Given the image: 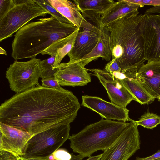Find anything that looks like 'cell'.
I'll return each mask as SVG.
<instances>
[{"label":"cell","mask_w":160,"mask_h":160,"mask_svg":"<svg viewBox=\"0 0 160 160\" xmlns=\"http://www.w3.org/2000/svg\"><path fill=\"white\" fill-rule=\"evenodd\" d=\"M18 160H27L26 158L22 156H18Z\"/></svg>","instance_id":"38"},{"label":"cell","mask_w":160,"mask_h":160,"mask_svg":"<svg viewBox=\"0 0 160 160\" xmlns=\"http://www.w3.org/2000/svg\"><path fill=\"white\" fill-rule=\"evenodd\" d=\"M138 126L131 119L117 139L104 151L100 160H128L140 148Z\"/></svg>","instance_id":"8"},{"label":"cell","mask_w":160,"mask_h":160,"mask_svg":"<svg viewBox=\"0 0 160 160\" xmlns=\"http://www.w3.org/2000/svg\"><path fill=\"white\" fill-rule=\"evenodd\" d=\"M55 160H58V159H56Z\"/></svg>","instance_id":"40"},{"label":"cell","mask_w":160,"mask_h":160,"mask_svg":"<svg viewBox=\"0 0 160 160\" xmlns=\"http://www.w3.org/2000/svg\"><path fill=\"white\" fill-rule=\"evenodd\" d=\"M78 28L72 24L62 23L51 16L29 22L16 32L12 44L11 56L15 60L36 57L54 42Z\"/></svg>","instance_id":"3"},{"label":"cell","mask_w":160,"mask_h":160,"mask_svg":"<svg viewBox=\"0 0 160 160\" xmlns=\"http://www.w3.org/2000/svg\"><path fill=\"white\" fill-rule=\"evenodd\" d=\"M15 5L0 20V41L12 37L26 23L48 12L34 0H14Z\"/></svg>","instance_id":"5"},{"label":"cell","mask_w":160,"mask_h":160,"mask_svg":"<svg viewBox=\"0 0 160 160\" xmlns=\"http://www.w3.org/2000/svg\"><path fill=\"white\" fill-rule=\"evenodd\" d=\"M34 0L42 8L46 10L48 12V14H50L58 21L63 23L72 24L69 21L61 14L46 0Z\"/></svg>","instance_id":"24"},{"label":"cell","mask_w":160,"mask_h":160,"mask_svg":"<svg viewBox=\"0 0 160 160\" xmlns=\"http://www.w3.org/2000/svg\"><path fill=\"white\" fill-rule=\"evenodd\" d=\"M99 28L101 29V32L97 45L89 54L78 61L84 66L99 57L107 61H110L112 58L109 32L107 27Z\"/></svg>","instance_id":"18"},{"label":"cell","mask_w":160,"mask_h":160,"mask_svg":"<svg viewBox=\"0 0 160 160\" xmlns=\"http://www.w3.org/2000/svg\"><path fill=\"white\" fill-rule=\"evenodd\" d=\"M55 61V57L51 56L47 59L41 60L40 62L41 68L40 78H45L54 77V74L56 72L57 69H53Z\"/></svg>","instance_id":"23"},{"label":"cell","mask_w":160,"mask_h":160,"mask_svg":"<svg viewBox=\"0 0 160 160\" xmlns=\"http://www.w3.org/2000/svg\"><path fill=\"white\" fill-rule=\"evenodd\" d=\"M88 70L93 72L92 74L97 77L104 87L111 102L126 108L132 101H136L134 97L115 75L99 69H90Z\"/></svg>","instance_id":"10"},{"label":"cell","mask_w":160,"mask_h":160,"mask_svg":"<svg viewBox=\"0 0 160 160\" xmlns=\"http://www.w3.org/2000/svg\"><path fill=\"white\" fill-rule=\"evenodd\" d=\"M41 81L42 86L46 88L54 89L62 88L59 84L58 81L54 77L42 78Z\"/></svg>","instance_id":"26"},{"label":"cell","mask_w":160,"mask_h":160,"mask_svg":"<svg viewBox=\"0 0 160 160\" xmlns=\"http://www.w3.org/2000/svg\"><path fill=\"white\" fill-rule=\"evenodd\" d=\"M144 14L139 25L144 58L148 62L160 61V14Z\"/></svg>","instance_id":"9"},{"label":"cell","mask_w":160,"mask_h":160,"mask_svg":"<svg viewBox=\"0 0 160 160\" xmlns=\"http://www.w3.org/2000/svg\"><path fill=\"white\" fill-rule=\"evenodd\" d=\"M48 160H55V158L53 154H51L47 157Z\"/></svg>","instance_id":"37"},{"label":"cell","mask_w":160,"mask_h":160,"mask_svg":"<svg viewBox=\"0 0 160 160\" xmlns=\"http://www.w3.org/2000/svg\"><path fill=\"white\" fill-rule=\"evenodd\" d=\"M15 5L14 0H0V20Z\"/></svg>","instance_id":"25"},{"label":"cell","mask_w":160,"mask_h":160,"mask_svg":"<svg viewBox=\"0 0 160 160\" xmlns=\"http://www.w3.org/2000/svg\"><path fill=\"white\" fill-rule=\"evenodd\" d=\"M145 16L138 11L111 22L107 27L109 33L112 58L116 59L126 75H135L146 60L139 25Z\"/></svg>","instance_id":"2"},{"label":"cell","mask_w":160,"mask_h":160,"mask_svg":"<svg viewBox=\"0 0 160 160\" xmlns=\"http://www.w3.org/2000/svg\"><path fill=\"white\" fill-rule=\"evenodd\" d=\"M127 1L133 4L143 5H152L153 6H160V0H126Z\"/></svg>","instance_id":"29"},{"label":"cell","mask_w":160,"mask_h":160,"mask_svg":"<svg viewBox=\"0 0 160 160\" xmlns=\"http://www.w3.org/2000/svg\"><path fill=\"white\" fill-rule=\"evenodd\" d=\"M105 71L111 74L117 72H121V68L119 64L116 59H112L105 67Z\"/></svg>","instance_id":"27"},{"label":"cell","mask_w":160,"mask_h":160,"mask_svg":"<svg viewBox=\"0 0 160 160\" xmlns=\"http://www.w3.org/2000/svg\"><path fill=\"white\" fill-rule=\"evenodd\" d=\"M46 1L75 26L83 29L95 31L100 29L88 22L82 16L78 6L74 2L67 0H46Z\"/></svg>","instance_id":"15"},{"label":"cell","mask_w":160,"mask_h":160,"mask_svg":"<svg viewBox=\"0 0 160 160\" xmlns=\"http://www.w3.org/2000/svg\"><path fill=\"white\" fill-rule=\"evenodd\" d=\"M135 78L152 98L160 102V61L148 62L143 64Z\"/></svg>","instance_id":"14"},{"label":"cell","mask_w":160,"mask_h":160,"mask_svg":"<svg viewBox=\"0 0 160 160\" xmlns=\"http://www.w3.org/2000/svg\"><path fill=\"white\" fill-rule=\"evenodd\" d=\"M0 150L22 156L29 140L34 135L0 122Z\"/></svg>","instance_id":"11"},{"label":"cell","mask_w":160,"mask_h":160,"mask_svg":"<svg viewBox=\"0 0 160 160\" xmlns=\"http://www.w3.org/2000/svg\"><path fill=\"white\" fill-rule=\"evenodd\" d=\"M80 105L70 91L40 85L5 100L0 106V122L33 134L70 124Z\"/></svg>","instance_id":"1"},{"label":"cell","mask_w":160,"mask_h":160,"mask_svg":"<svg viewBox=\"0 0 160 160\" xmlns=\"http://www.w3.org/2000/svg\"><path fill=\"white\" fill-rule=\"evenodd\" d=\"M128 122L104 119L87 125L78 133L70 136V146L83 158L95 152L105 150L122 133Z\"/></svg>","instance_id":"4"},{"label":"cell","mask_w":160,"mask_h":160,"mask_svg":"<svg viewBox=\"0 0 160 160\" xmlns=\"http://www.w3.org/2000/svg\"><path fill=\"white\" fill-rule=\"evenodd\" d=\"M102 154L96 156H91L89 157L88 158L85 160H100L101 156Z\"/></svg>","instance_id":"33"},{"label":"cell","mask_w":160,"mask_h":160,"mask_svg":"<svg viewBox=\"0 0 160 160\" xmlns=\"http://www.w3.org/2000/svg\"><path fill=\"white\" fill-rule=\"evenodd\" d=\"M55 159L59 160H71L72 154L63 149H58L53 153Z\"/></svg>","instance_id":"28"},{"label":"cell","mask_w":160,"mask_h":160,"mask_svg":"<svg viewBox=\"0 0 160 160\" xmlns=\"http://www.w3.org/2000/svg\"><path fill=\"white\" fill-rule=\"evenodd\" d=\"M26 159L27 160H48L47 157L44 158H26Z\"/></svg>","instance_id":"35"},{"label":"cell","mask_w":160,"mask_h":160,"mask_svg":"<svg viewBox=\"0 0 160 160\" xmlns=\"http://www.w3.org/2000/svg\"><path fill=\"white\" fill-rule=\"evenodd\" d=\"M80 29L78 28L67 37L54 42L41 53L42 55L47 54L55 57L54 70L56 69L63 58L71 51Z\"/></svg>","instance_id":"17"},{"label":"cell","mask_w":160,"mask_h":160,"mask_svg":"<svg viewBox=\"0 0 160 160\" xmlns=\"http://www.w3.org/2000/svg\"><path fill=\"white\" fill-rule=\"evenodd\" d=\"M140 5L129 2L126 0H119L105 13L101 15L98 28H103L111 22L123 16L138 11Z\"/></svg>","instance_id":"19"},{"label":"cell","mask_w":160,"mask_h":160,"mask_svg":"<svg viewBox=\"0 0 160 160\" xmlns=\"http://www.w3.org/2000/svg\"><path fill=\"white\" fill-rule=\"evenodd\" d=\"M156 160H160V158L159 159H158Z\"/></svg>","instance_id":"39"},{"label":"cell","mask_w":160,"mask_h":160,"mask_svg":"<svg viewBox=\"0 0 160 160\" xmlns=\"http://www.w3.org/2000/svg\"><path fill=\"white\" fill-rule=\"evenodd\" d=\"M82 105L97 112L105 119L126 122L132 119L129 116V110L100 97L82 96Z\"/></svg>","instance_id":"13"},{"label":"cell","mask_w":160,"mask_h":160,"mask_svg":"<svg viewBox=\"0 0 160 160\" xmlns=\"http://www.w3.org/2000/svg\"><path fill=\"white\" fill-rule=\"evenodd\" d=\"M114 73L119 76L115 75L134 97L136 101L143 105L150 103L154 101L155 99L147 92L135 77H127L121 72Z\"/></svg>","instance_id":"21"},{"label":"cell","mask_w":160,"mask_h":160,"mask_svg":"<svg viewBox=\"0 0 160 160\" xmlns=\"http://www.w3.org/2000/svg\"><path fill=\"white\" fill-rule=\"evenodd\" d=\"M99 29L98 32L84 29L78 32L74 45L68 54L69 61H78L92 51L98 41L101 32Z\"/></svg>","instance_id":"16"},{"label":"cell","mask_w":160,"mask_h":160,"mask_svg":"<svg viewBox=\"0 0 160 160\" xmlns=\"http://www.w3.org/2000/svg\"><path fill=\"white\" fill-rule=\"evenodd\" d=\"M56 68L54 77L61 86H84L91 81L87 69L78 61L62 63Z\"/></svg>","instance_id":"12"},{"label":"cell","mask_w":160,"mask_h":160,"mask_svg":"<svg viewBox=\"0 0 160 160\" xmlns=\"http://www.w3.org/2000/svg\"><path fill=\"white\" fill-rule=\"evenodd\" d=\"M70 129V124H64L33 135L28 142L22 157L26 158L48 157L69 139Z\"/></svg>","instance_id":"6"},{"label":"cell","mask_w":160,"mask_h":160,"mask_svg":"<svg viewBox=\"0 0 160 160\" xmlns=\"http://www.w3.org/2000/svg\"><path fill=\"white\" fill-rule=\"evenodd\" d=\"M73 1L78 7L82 16L89 18L102 15L116 2L113 0H74Z\"/></svg>","instance_id":"20"},{"label":"cell","mask_w":160,"mask_h":160,"mask_svg":"<svg viewBox=\"0 0 160 160\" xmlns=\"http://www.w3.org/2000/svg\"><path fill=\"white\" fill-rule=\"evenodd\" d=\"M138 126L152 129L160 124V116L153 113L147 112L142 115L138 121H136Z\"/></svg>","instance_id":"22"},{"label":"cell","mask_w":160,"mask_h":160,"mask_svg":"<svg viewBox=\"0 0 160 160\" xmlns=\"http://www.w3.org/2000/svg\"><path fill=\"white\" fill-rule=\"evenodd\" d=\"M0 54L6 56L8 54L7 52L1 47H0Z\"/></svg>","instance_id":"36"},{"label":"cell","mask_w":160,"mask_h":160,"mask_svg":"<svg viewBox=\"0 0 160 160\" xmlns=\"http://www.w3.org/2000/svg\"><path fill=\"white\" fill-rule=\"evenodd\" d=\"M41 60L36 57L27 61L15 60L5 73L10 89L19 93L38 85Z\"/></svg>","instance_id":"7"},{"label":"cell","mask_w":160,"mask_h":160,"mask_svg":"<svg viewBox=\"0 0 160 160\" xmlns=\"http://www.w3.org/2000/svg\"><path fill=\"white\" fill-rule=\"evenodd\" d=\"M155 13L160 14V6H153L147 9L144 12L145 14H152Z\"/></svg>","instance_id":"32"},{"label":"cell","mask_w":160,"mask_h":160,"mask_svg":"<svg viewBox=\"0 0 160 160\" xmlns=\"http://www.w3.org/2000/svg\"><path fill=\"white\" fill-rule=\"evenodd\" d=\"M0 160H18V157L9 152L0 150Z\"/></svg>","instance_id":"30"},{"label":"cell","mask_w":160,"mask_h":160,"mask_svg":"<svg viewBox=\"0 0 160 160\" xmlns=\"http://www.w3.org/2000/svg\"><path fill=\"white\" fill-rule=\"evenodd\" d=\"M72 158L71 160H82L83 158L79 155H75L72 154Z\"/></svg>","instance_id":"34"},{"label":"cell","mask_w":160,"mask_h":160,"mask_svg":"<svg viewBox=\"0 0 160 160\" xmlns=\"http://www.w3.org/2000/svg\"><path fill=\"white\" fill-rule=\"evenodd\" d=\"M160 158V150H159L157 152L152 155L143 158L137 157L135 160H156Z\"/></svg>","instance_id":"31"}]
</instances>
